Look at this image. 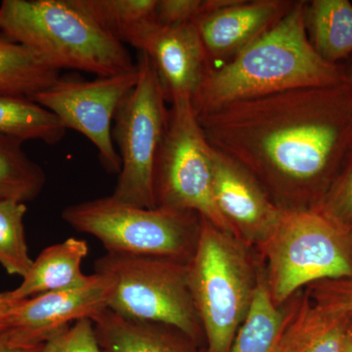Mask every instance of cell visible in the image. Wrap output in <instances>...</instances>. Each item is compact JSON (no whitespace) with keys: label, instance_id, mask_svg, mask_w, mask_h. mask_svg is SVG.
Wrapping results in <instances>:
<instances>
[{"label":"cell","instance_id":"30bf717a","mask_svg":"<svg viewBox=\"0 0 352 352\" xmlns=\"http://www.w3.org/2000/svg\"><path fill=\"white\" fill-rule=\"evenodd\" d=\"M138 66V65H136ZM138 69L88 80L65 76L34 97L62 122L89 139L98 151L99 161L108 173H120L122 162L113 145L112 122L118 108L138 82Z\"/></svg>","mask_w":352,"mask_h":352},{"label":"cell","instance_id":"484cf974","mask_svg":"<svg viewBox=\"0 0 352 352\" xmlns=\"http://www.w3.org/2000/svg\"><path fill=\"white\" fill-rule=\"evenodd\" d=\"M41 352H102L94 322L82 319L48 340Z\"/></svg>","mask_w":352,"mask_h":352},{"label":"cell","instance_id":"9a60e30c","mask_svg":"<svg viewBox=\"0 0 352 352\" xmlns=\"http://www.w3.org/2000/svg\"><path fill=\"white\" fill-rule=\"evenodd\" d=\"M285 322L275 352H344L352 312L309 293L284 303Z\"/></svg>","mask_w":352,"mask_h":352},{"label":"cell","instance_id":"7402d4cb","mask_svg":"<svg viewBox=\"0 0 352 352\" xmlns=\"http://www.w3.org/2000/svg\"><path fill=\"white\" fill-rule=\"evenodd\" d=\"M24 142L0 135V201L25 204L38 198L45 186V173L25 154Z\"/></svg>","mask_w":352,"mask_h":352},{"label":"cell","instance_id":"44dd1931","mask_svg":"<svg viewBox=\"0 0 352 352\" xmlns=\"http://www.w3.org/2000/svg\"><path fill=\"white\" fill-rule=\"evenodd\" d=\"M66 131L54 113L32 99L0 95V135L55 145Z\"/></svg>","mask_w":352,"mask_h":352},{"label":"cell","instance_id":"e0dca14e","mask_svg":"<svg viewBox=\"0 0 352 352\" xmlns=\"http://www.w3.org/2000/svg\"><path fill=\"white\" fill-rule=\"evenodd\" d=\"M87 254V243L74 237L45 248L32 263L22 284L9 292L10 298L13 302H20L51 292L85 286L91 275L83 274L80 265Z\"/></svg>","mask_w":352,"mask_h":352},{"label":"cell","instance_id":"7c38bea8","mask_svg":"<svg viewBox=\"0 0 352 352\" xmlns=\"http://www.w3.org/2000/svg\"><path fill=\"white\" fill-rule=\"evenodd\" d=\"M212 189L220 214L236 238L251 249L261 251L276 231L284 210L273 203L244 168L214 148Z\"/></svg>","mask_w":352,"mask_h":352},{"label":"cell","instance_id":"4fadbf2b","mask_svg":"<svg viewBox=\"0 0 352 352\" xmlns=\"http://www.w3.org/2000/svg\"><path fill=\"white\" fill-rule=\"evenodd\" d=\"M129 44L151 60L166 102L193 100L210 67L195 24L164 27L151 21Z\"/></svg>","mask_w":352,"mask_h":352},{"label":"cell","instance_id":"4316f807","mask_svg":"<svg viewBox=\"0 0 352 352\" xmlns=\"http://www.w3.org/2000/svg\"><path fill=\"white\" fill-rule=\"evenodd\" d=\"M208 8V0H157L155 18L164 27L195 24Z\"/></svg>","mask_w":352,"mask_h":352},{"label":"cell","instance_id":"ac0fdd59","mask_svg":"<svg viewBox=\"0 0 352 352\" xmlns=\"http://www.w3.org/2000/svg\"><path fill=\"white\" fill-rule=\"evenodd\" d=\"M305 24L315 51L325 61H338L352 54V4L349 0L307 2Z\"/></svg>","mask_w":352,"mask_h":352},{"label":"cell","instance_id":"8fae6325","mask_svg":"<svg viewBox=\"0 0 352 352\" xmlns=\"http://www.w3.org/2000/svg\"><path fill=\"white\" fill-rule=\"evenodd\" d=\"M113 280L95 272L80 288L51 292L14 302L6 333L14 342L38 346L69 327L72 322L92 319L107 309Z\"/></svg>","mask_w":352,"mask_h":352},{"label":"cell","instance_id":"7a4b0ae2","mask_svg":"<svg viewBox=\"0 0 352 352\" xmlns=\"http://www.w3.org/2000/svg\"><path fill=\"white\" fill-rule=\"evenodd\" d=\"M307 1H295L263 36L219 67H208L192 100L197 116L233 102L346 82L344 68L315 51L305 24Z\"/></svg>","mask_w":352,"mask_h":352},{"label":"cell","instance_id":"9c48e42d","mask_svg":"<svg viewBox=\"0 0 352 352\" xmlns=\"http://www.w3.org/2000/svg\"><path fill=\"white\" fill-rule=\"evenodd\" d=\"M154 176L157 207L191 210L235 236L212 189V148L190 99L173 101ZM236 237V236H235Z\"/></svg>","mask_w":352,"mask_h":352},{"label":"cell","instance_id":"2e32d148","mask_svg":"<svg viewBox=\"0 0 352 352\" xmlns=\"http://www.w3.org/2000/svg\"><path fill=\"white\" fill-rule=\"evenodd\" d=\"M91 320L102 352H208L178 329L126 320L109 308Z\"/></svg>","mask_w":352,"mask_h":352},{"label":"cell","instance_id":"5bb4252c","mask_svg":"<svg viewBox=\"0 0 352 352\" xmlns=\"http://www.w3.org/2000/svg\"><path fill=\"white\" fill-rule=\"evenodd\" d=\"M294 2L210 0L207 12L195 23L210 66L235 57L279 22Z\"/></svg>","mask_w":352,"mask_h":352},{"label":"cell","instance_id":"5b68a950","mask_svg":"<svg viewBox=\"0 0 352 352\" xmlns=\"http://www.w3.org/2000/svg\"><path fill=\"white\" fill-rule=\"evenodd\" d=\"M62 219L97 238L108 254L160 256L186 264L195 254L203 220L191 210L140 208L112 196L69 206Z\"/></svg>","mask_w":352,"mask_h":352},{"label":"cell","instance_id":"6da1fadb","mask_svg":"<svg viewBox=\"0 0 352 352\" xmlns=\"http://www.w3.org/2000/svg\"><path fill=\"white\" fill-rule=\"evenodd\" d=\"M198 119L210 145L284 212L314 210L352 149L346 82L233 102Z\"/></svg>","mask_w":352,"mask_h":352},{"label":"cell","instance_id":"cb8c5ba5","mask_svg":"<svg viewBox=\"0 0 352 352\" xmlns=\"http://www.w3.org/2000/svg\"><path fill=\"white\" fill-rule=\"evenodd\" d=\"M25 204L0 201V264L10 275L24 278L34 261L25 242Z\"/></svg>","mask_w":352,"mask_h":352},{"label":"cell","instance_id":"8992f818","mask_svg":"<svg viewBox=\"0 0 352 352\" xmlns=\"http://www.w3.org/2000/svg\"><path fill=\"white\" fill-rule=\"evenodd\" d=\"M258 254L278 307L307 285L352 278V234L314 210L285 212Z\"/></svg>","mask_w":352,"mask_h":352},{"label":"cell","instance_id":"277c9868","mask_svg":"<svg viewBox=\"0 0 352 352\" xmlns=\"http://www.w3.org/2000/svg\"><path fill=\"white\" fill-rule=\"evenodd\" d=\"M252 251L235 236L201 220L196 252L187 266L208 352H231L249 314L263 264Z\"/></svg>","mask_w":352,"mask_h":352},{"label":"cell","instance_id":"ba28073f","mask_svg":"<svg viewBox=\"0 0 352 352\" xmlns=\"http://www.w3.org/2000/svg\"><path fill=\"white\" fill-rule=\"evenodd\" d=\"M138 82L115 115L113 140L122 168L112 197L140 208H156L154 176L168 126V109L159 76L150 58L139 52Z\"/></svg>","mask_w":352,"mask_h":352},{"label":"cell","instance_id":"1f68e13d","mask_svg":"<svg viewBox=\"0 0 352 352\" xmlns=\"http://www.w3.org/2000/svg\"><path fill=\"white\" fill-rule=\"evenodd\" d=\"M344 352H352V324L347 333L346 346H344Z\"/></svg>","mask_w":352,"mask_h":352},{"label":"cell","instance_id":"ffe728a7","mask_svg":"<svg viewBox=\"0 0 352 352\" xmlns=\"http://www.w3.org/2000/svg\"><path fill=\"white\" fill-rule=\"evenodd\" d=\"M285 305L271 298L263 264L251 309L242 324L231 352H275L285 322Z\"/></svg>","mask_w":352,"mask_h":352},{"label":"cell","instance_id":"603a6c76","mask_svg":"<svg viewBox=\"0 0 352 352\" xmlns=\"http://www.w3.org/2000/svg\"><path fill=\"white\" fill-rule=\"evenodd\" d=\"M80 6L120 43L132 36L151 21L156 20L157 0H78Z\"/></svg>","mask_w":352,"mask_h":352},{"label":"cell","instance_id":"d6986e66","mask_svg":"<svg viewBox=\"0 0 352 352\" xmlns=\"http://www.w3.org/2000/svg\"><path fill=\"white\" fill-rule=\"evenodd\" d=\"M60 72L30 48L0 36V95L32 100L56 82Z\"/></svg>","mask_w":352,"mask_h":352},{"label":"cell","instance_id":"f1b7e54d","mask_svg":"<svg viewBox=\"0 0 352 352\" xmlns=\"http://www.w3.org/2000/svg\"><path fill=\"white\" fill-rule=\"evenodd\" d=\"M43 344L28 346L18 344L11 340L6 332L0 333V352H41Z\"/></svg>","mask_w":352,"mask_h":352},{"label":"cell","instance_id":"f546056e","mask_svg":"<svg viewBox=\"0 0 352 352\" xmlns=\"http://www.w3.org/2000/svg\"><path fill=\"white\" fill-rule=\"evenodd\" d=\"M14 302L9 292L0 293V333L6 332L8 327V317Z\"/></svg>","mask_w":352,"mask_h":352},{"label":"cell","instance_id":"52a82bcc","mask_svg":"<svg viewBox=\"0 0 352 352\" xmlns=\"http://www.w3.org/2000/svg\"><path fill=\"white\" fill-rule=\"evenodd\" d=\"M94 270L113 280L108 308L126 320L171 326L201 344L205 340L188 283V266L160 256L106 254Z\"/></svg>","mask_w":352,"mask_h":352},{"label":"cell","instance_id":"83f0119b","mask_svg":"<svg viewBox=\"0 0 352 352\" xmlns=\"http://www.w3.org/2000/svg\"><path fill=\"white\" fill-rule=\"evenodd\" d=\"M309 294L316 298L337 303L352 312V278L312 284Z\"/></svg>","mask_w":352,"mask_h":352},{"label":"cell","instance_id":"d6a6232c","mask_svg":"<svg viewBox=\"0 0 352 352\" xmlns=\"http://www.w3.org/2000/svg\"><path fill=\"white\" fill-rule=\"evenodd\" d=\"M0 36H1V34H0Z\"/></svg>","mask_w":352,"mask_h":352},{"label":"cell","instance_id":"4dcf8cb0","mask_svg":"<svg viewBox=\"0 0 352 352\" xmlns=\"http://www.w3.org/2000/svg\"><path fill=\"white\" fill-rule=\"evenodd\" d=\"M344 76H346V85H349L352 94V62L349 68L344 69Z\"/></svg>","mask_w":352,"mask_h":352},{"label":"cell","instance_id":"d4e9b609","mask_svg":"<svg viewBox=\"0 0 352 352\" xmlns=\"http://www.w3.org/2000/svg\"><path fill=\"white\" fill-rule=\"evenodd\" d=\"M314 212L352 234V149Z\"/></svg>","mask_w":352,"mask_h":352},{"label":"cell","instance_id":"3957f363","mask_svg":"<svg viewBox=\"0 0 352 352\" xmlns=\"http://www.w3.org/2000/svg\"><path fill=\"white\" fill-rule=\"evenodd\" d=\"M0 34L30 48L59 71L112 76L138 68L126 45L78 0H3Z\"/></svg>","mask_w":352,"mask_h":352}]
</instances>
